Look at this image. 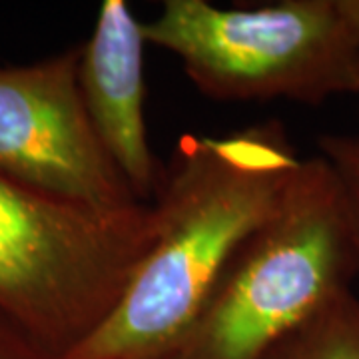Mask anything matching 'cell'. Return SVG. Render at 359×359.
<instances>
[{"mask_svg":"<svg viewBox=\"0 0 359 359\" xmlns=\"http://www.w3.org/2000/svg\"><path fill=\"white\" fill-rule=\"evenodd\" d=\"M156 233L152 204L92 210L0 176V316L62 359L112 313Z\"/></svg>","mask_w":359,"mask_h":359,"instance_id":"3","label":"cell"},{"mask_svg":"<svg viewBox=\"0 0 359 359\" xmlns=\"http://www.w3.org/2000/svg\"><path fill=\"white\" fill-rule=\"evenodd\" d=\"M266 359H359V297L347 292Z\"/></svg>","mask_w":359,"mask_h":359,"instance_id":"7","label":"cell"},{"mask_svg":"<svg viewBox=\"0 0 359 359\" xmlns=\"http://www.w3.org/2000/svg\"><path fill=\"white\" fill-rule=\"evenodd\" d=\"M355 280L341 186L320 154L304 158L278 210L240 245L172 359H266Z\"/></svg>","mask_w":359,"mask_h":359,"instance_id":"2","label":"cell"},{"mask_svg":"<svg viewBox=\"0 0 359 359\" xmlns=\"http://www.w3.org/2000/svg\"><path fill=\"white\" fill-rule=\"evenodd\" d=\"M0 359H58L0 316Z\"/></svg>","mask_w":359,"mask_h":359,"instance_id":"9","label":"cell"},{"mask_svg":"<svg viewBox=\"0 0 359 359\" xmlns=\"http://www.w3.org/2000/svg\"><path fill=\"white\" fill-rule=\"evenodd\" d=\"M299 158L282 122L186 134L154 198V245L112 313L62 359H172L240 245L278 210Z\"/></svg>","mask_w":359,"mask_h":359,"instance_id":"1","label":"cell"},{"mask_svg":"<svg viewBox=\"0 0 359 359\" xmlns=\"http://www.w3.org/2000/svg\"><path fill=\"white\" fill-rule=\"evenodd\" d=\"M80 48L0 66V176L92 210L140 205L98 140L78 82Z\"/></svg>","mask_w":359,"mask_h":359,"instance_id":"5","label":"cell"},{"mask_svg":"<svg viewBox=\"0 0 359 359\" xmlns=\"http://www.w3.org/2000/svg\"><path fill=\"white\" fill-rule=\"evenodd\" d=\"M320 156L332 166L335 178L341 186L347 212L351 219V230L358 252L359 278V114L355 126L349 132L323 134L318 138Z\"/></svg>","mask_w":359,"mask_h":359,"instance_id":"8","label":"cell"},{"mask_svg":"<svg viewBox=\"0 0 359 359\" xmlns=\"http://www.w3.org/2000/svg\"><path fill=\"white\" fill-rule=\"evenodd\" d=\"M146 44L178 56L186 76L218 102L292 100L321 106L359 94V34L341 0L216 6L166 0Z\"/></svg>","mask_w":359,"mask_h":359,"instance_id":"4","label":"cell"},{"mask_svg":"<svg viewBox=\"0 0 359 359\" xmlns=\"http://www.w3.org/2000/svg\"><path fill=\"white\" fill-rule=\"evenodd\" d=\"M142 22L124 0L100 6L88 42L80 46L78 82L90 122L106 154L142 204H152L164 168L156 162L146 128Z\"/></svg>","mask_w":359,"mask_h":359,"instance_id":"6","label":"cell"}]
</instances>
